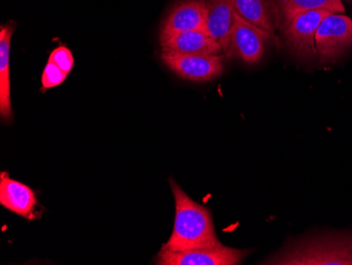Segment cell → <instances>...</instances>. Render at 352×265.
I'll return each mask as SVG.
<instances>
[{
	"mask_svg": "<svg viewBox=\"0 0 352 265\" xmlns=\"http://www.w3.org/2000/svg\"><path fill=\"white\" fill-rule=\"evenodd\" d=\"M250 249H236L221 244L212 248L172 252L162 247L156 255L158 265H239L248 256Z\"/></svg>",
	"mask_w": 352,
	"mask_h": 265,
	"instance_id": "obj_5",
	"label": "cell"
},
{
	"mask_svg": "<svg viewBox=\"0 0 352 265\" xmlns=\"http://www.w3.org/2000/svg\"><path fill=\"white\" fill-rule=\"evenodd\" d=\"M232 5L239 17L274 35L276 12L274 0H232Z\"/></svg>",
	"mask_w": 352,
	"mask_h": 265,
	"instance_id": "obj_12",
	"label": "cell"
},
{
	"mask_svg": "<svg viewBox=\"0 0 352 265\" xmlns=\"http://www.w3.org/2000/svg\"><path fill=\"white\" fill-rule=\"evenodd\" d=\"M162 52L182 55H221V45L206 32L197 30L161 39Z\"/></svg>",
	"mask_w": 352,
	"mask_h": 265,
	"instance_id": "obj_11",
	"label": "cell"
},
{
	"mask_svg": "<svg viewBox=\"0 0 352 265\" xmlns=\"http://www.w3.org/2000/svg\"><path fill=\"white\" fill-rule=\"evenodd\" d=\"M170 187L175 201V218L171 237L163 246L172 252H187L221 245L210 211L193 201L175 180L170 179Z\"/></svg>",
	"mask_w": 352,
	"mask_h": 265,
	"instance_id": "obj_1",
	"label": "cell"
},
{
	"mask_svg": "<svg viewBox=\"0 0 352 265\" xmlns=\"http://www.w3.org/2000/svg\"><path fill=\"white\" fill-rule=\"evenodd\" d=\"M164 64L184 80L206 83L221 76L225 70L221 55H182L162 52Z\"/></svg>",
	"mask_w": 352,
	"mask_h": 265,
	"instance_id": "obj_6",
	"label": "cell"
},
{
	"mask_svg": "<svg viewBox=\"0 0 352 265\" xmlns=\"http://www.w3.org/2000/svg\"><path fill=\"white\" fill-rule=\"evenodd\" d=\"M348 1H351V0H348Z\"/></svg>",
	"mask_w": 352,
	"mask_h": 265,
	"instance_id": "obj_17",
	"label": "cell"
},
{
	"mask_svg": "<svg viewBox=\"0 0 352 265\" xmlns=\"http://www.w3.org/2000/svg\"><path fill=\"white\" fill-rule=\"evenodd\" d=\"M333 12L326 9L307 10L296 14L282 31L285 45L290 52L302 61L318 59L316 34L318 25Z\"/></svg>",
	"mask_w": 352,
	"mask_h": 265,
	"instance_id": "obj_3",
	"label": "cell"
},
{
	"mask_svg": "<svg viewBox=\"0 0 352 265\" xmlns=\"http://www.w3.org/2000/svg\"><path fill=\"white\" fill-rule=\"evenodd\" d=\"M68 73L61 70L53 61H47L45 69H43V76H41V85L43 89L55 88L60 86L67 80Z\"/></svg>",
	"mask_w": 352,
	"mask_h": 265,
	"instance_id": "obj_15",
	"label": "cell"
},
{
	"mask_svg": "<svg viewBox=\"0 0 352 265\" xmlns=\"http://www.w3.org/2000/svg\"><path fill=\"white\" fill-rule=\"evenodd\" d=\"M207 17V1L206 0H186L176 6L161 28V39H168L179 33L205 30Z\"/></svg>",
	"mask_w": 352,
	"mask_h": 265,
	"instance_id": "obj_8",
	"label": "cell"
},
{
	"mask_svg": "<svg viewBox=\"0 0 352 265\" xmlns=\"http://www.w3.org/2000/svg\"><path fill=\"white\" fill-rule=\"evenodd\" d=\"M0 205L28 220H33L38 201L31 187L3 171L0 173Z\"/></svg>",
	"mask_w": 352,
	"mask_h": 265,
	"instance_id": "obj_10",
	"label": "cell"
},
{
	"mask_svg": "<svg viewBox=\"0 0 352 265\" xmlns=\"http://www.w3.org/2000/svg\"><path fill=\"white\" fill-rule=\"evenodd\" d=\"M14 25L0 27V116L10 122L13 120L10 83V47Z\"/></svg>",
	"mask_w": 352,
	"mask_h": 265,
	"instance_id": "obj_13",
	"label": "cell"
},
{
	"mask_svg": "<svg viewBox=\"0 0 352 265\" xmlns=\"http://www.w3.org/2000/svg\"><path fill=\"white\" fill-rule=\"evenodd\" d=\"M49 61H53L61 70L66 73H70L74 67V57L70 49L67 48L66 45H59L56 49L51 52Z\"/></svg>",
	"mask_w": 352,
	"mask_h": 265,
	"instance_id": "obj_16",
	"label": "cell"
},
{
	"mask_svg": "<svg viewBox=\"0 0 352 265\" xmlns=\"http://www.w3.org/2000/svg\"><path fill=\"white\" fill-rule=\"evenodd\" d=\"M207 17L205 31L210 35L226 55L230 53L231 34L234 27L235 12L232 0H206Z\"/></svg>",
	"mask_w": 352,
	"mask_h": 265,
	"instance_id": "obj_9",
	"label": "cell"
},
{
	"mask_svg": "<svg viewBox=\"0 0 352 265\" xmlns=\"http://www.w3.org/2000/svg\"><path fill=\"white\" fill-rule=\"evenodd\" d=\"M258 264L352 265V233H323L294 241Z\"/></svg>",
	"mask_w": 352,
	"mask_h": 265,
	"instance_id": "obj_2",
	"label": "cell"
},
{
	"mask_svg": "<svg viewBox=\"0 0 352 265\" xmlns=\"http://www.w3.org/2000/svg\"><path fill=\"white\" fill-rule=\"evenodd\" d=\"M276 28L283 31L296 14L307 10L326 9L333 13L345 11L342 0H274Z\"/></svg>",
	"mask_w": 352,
	"mask_h": 265,
	"instance_id": "obj_14",
	"label": "cell"
},
{
	"mask_svg": "<svg viewBox=\"0 0 352 265\" xmlns=\"http://www.w3.org/2000/svg\"><path fill=\"white\" fill-rule=\"evenodd\" d=\"M274 37V35L248 23L236 14L229 56H237L245 64H258L264 56L267 41Z\"/></svg>",
	"mask_w": 352,
	"mask_h": 265,
	"instance_id": "obj_7",
	"label": "cell"
},
{
	"mask_svg": "<svg viewBox=\"0 0 352 265\" xmlns=\"http://www.w3.org/2000/svg\"><path fill=\"white\" fill-rule=\"evenodd\" d=\"M316 47L323 64L341 59L352 49V19L338 13L326 17L316 30Z\"/></svg>",
	"mask_w": 352,
	"mask_h": 265,
	"instance_id": "obj_4",
	"label": "cell"
}]
</instances>
